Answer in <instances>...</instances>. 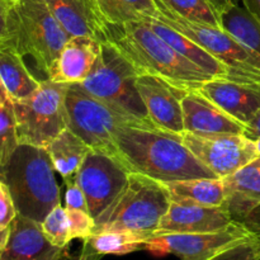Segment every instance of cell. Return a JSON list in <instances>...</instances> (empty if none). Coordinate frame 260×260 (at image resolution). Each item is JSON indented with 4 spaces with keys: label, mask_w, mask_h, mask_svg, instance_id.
Segmentation results:
<instances>
[{
    "label": "cell",
    "mask_w": 260,
    "mask_h": 260,
    "mask_svg": "<svg viewBox=\"0 0 260 260\" xmlns=\"http://www.w3.org/2000/svg\"><path fill=\"white\" fill-rule=\"evenodd\" d=\"M113 154L129 173L161 183L217 178L183 144L180 135L160 128L119 127Z\"/></svg>",
    "instance_id": "1"
},
{
    "label": "cell",
    "mask_w": 260,
    "mask_h": 260,
    "mask_svg": "<svg viewBox=\"0 0 260 260\" xmlns=\"http://www.w3.org/2000/svg\"><path fill=\"white\" fill-rule=\"evenodd\" d=\"M108 41L140 74L156 75L188 91L213 79L157 36L142 18L108 23Z\"/></svg>",
    "instance_id": "2"
},
{
    "label": "cell",
    "mask_w": 260,
    "mask_h": 260,
    "mask_svg": "<svg viewBox=\"0 0 260 260\" xmlns=\"http://www.w3.org/2000/svg\"><path fill=\"white\" fill-rule=\"evenodd\" d=\"M55 168L45 147L19 144L0 169V180L9 189L18 215L42 222L61 205Z\"/></svg>",
    "instance_id": "3"
},
{
    "label": "cell",
    "mask_w": 260,
    "mask_h": 260,
    "mask_svg": "<svg viewBox=\"0 0 260 260\" xmlns=\"http://www.w3.org/2000/svg\"><path fill=\"white\" fill-rule=\"evenodd\" d=\"M172 205L164 183L129 173L128 182L117 200L95 220L94 233L129 231L145 240L155 235Z\"/></svg>",
    "instance_id": "4"
},
{
    "label": "cell",
    "mask_w": 260,
    "mask_h": 260,
    "mask_svg": "<svg viewBox=\"0 0 260 260\" xmlns=\"http://www.w3.org/2000/svg\"><path fill=\"white\" fill-rule=\"evenodd\" d=\"M69 38L70 35L46 0H18L10 8L8 35L3 41L10 43L23 57L29 56L47 79Z\"/></svg>",
    "instance_id": "5"
},
{
    "label": "cell",
    "mask_w": 260,
    "mask_h": 260,
    "mask_svg": "<svg viewBox=\"0 0 260 260\" xmlns=\"http://www.w3.org/2000/svg\"><path fill=\"white\" fill-rule=\"evenodd\" d=\"M139 74L116 46L106 41L102 42L98 62L81 85L114 111L140 119L149 128H157L150 119L136 88Z\"/></svg>",
    "instance_id": "6"
},
{
    "label": "cell",
    "mask_w": 260,
    "mask_h": 260,
    "mask_svg": "<svg viewBox=\"0 0 260 260\" xmlns=\"http://www.w3.org/2000/svg\"><path fill=\"white\" fill-rule=\"evenodd\" d=\"M65 106L68 128L93 150L113 154L114 134L122 126L149 128L140 119L114 111L91 95L81 84H69Z\"/></svg>",
    "instance_id": "7"
},
{
    "label": "cell",
    "mask_w": 260,
    "mask_h": 260,
    "mask_svg": "<svg viewBox=\"0 0 260 260\" xmlns=\"http://www.w3.org/2000/svg\"><path fill=\"white\" fill-rule=\"evenodd\" d=\"M68 85L43 79L29 98L13 102L19 144L46 149L68 128L65 106Z\"/></svg>",
    "instance_id": "8"
},
{
    "label": "cell",
    "mask_w": 260,
    "mask_h": 260,
    "mask_svg": "<svg viewBox=\"0 0 260 260\" xmlns=\"http://www.w3.org/2000/svg\"><path fill=\"white\" fill-rule=\"evenodd\" d=\"M129 172L114 154L91 150L76 173L75 180L85 194L94 220L119 196L128 182Z\"/></svg>",
    "instance_id": "9"
},
{
    "label": "cell",
    "mask_w": 260,
    "mask_h": 260,
    "mask_svg": "<svg viewBox=\"0 0 260 260\" xmlns=\"http://www.w3.org/2000/svg\"><path fill=\"white\" fill-rule=\"evenodd\" d=\"M253 234L245 223L235 220L229 228L215 233L154 235L145 241L144 249L159 256L173 254L180 260H208Z\"/></svg>",
    "instance_id": "10"
},
{
    "label": "cell",
    "mask_w": 260,
    "mask_h": 260,
    "mask_svg": "<svg viewBox=\"0 0 260 260\" xmlns=\"http://www.w3.org/2000/svg\"><path fill=\"white\" fill-rule=\"evenodd\" d=\"M182 141L196 157L220 179L234 174L259 156L255 141L245 135L180 134Z\"/></svg>",
    "instance_id": "11"
},
{
    "label": "cell",
    "mask_w": 260,
    "mask_h": 260,
    "mask_svg": "<svg viewBox=\"0 0 260 260\" xmlns=\"http://www.w3.org/2000/svg\"><path fill=\"white\" fill-rule=\"evenodd\" d=\"M136 88L150 119L157 128L177 135L184 131L182 101L188 90L150 74H139Z\"/></svg>",
    "instance_id": "12"
},
{
    "label": "cell",
    "mask_w": 260,
    "mask_h": 260,
    "mask_svg": "<svg viewBox=\"0 0 260 260\" xmlns=\"http://www.w3.org/2000/svg\"><path fill=\"white\" fill-rule=\"evenodd\" d=\"M197 91L245 126L260 111V83L255 81L213 78Z\"/></svg>",
    "instance_id": "13"
},
{
    "label": "cell",
    "mask_w": 260,
    "mask_h": 260,
    "mask_svg": "<svg viewBox=\"0 0 260 260\" xmlns=\"http://www.w3.org/2000/svg\"><path fill=\"white\" fill-rule=\"evenodd\" d=\"M234 221L226 206L206 207L172 202L155 235L215 233L229 228Z\"/></svg>",
    "instance_id": "14"
},
{
    "label": "cell",
    "mask_w": 260,
    "mask_h": 260,
    "mask_svg": "<svg viewBox=\"0 0 260 260\" xmlns=\"http://www.w3.org/2000/svg\"><path fill=\"white\" fill-rule=\"evenodd\" d=\"M9 228L0 260H60L68 253V249L52 245L43 234L41 222L32 218L17 213Z\"/></svg>",
    "instance_id": "15"
},
{
    "label": "cell",
    "mask_w": 260,
    "mask_h": 260,
    "mask_svg": "<svg viewBox=\"0 0 260 260\" xmlns=\"http://www.w3.org/2000/svg\"><path fill=\"white\" fill-rule=\"evenodd\" d=\"M183 126L188 134L244 135L245 124L206 98L200 91H188L182 101Z\"/></svg>",
    "instance_id": "16"
},
{
    "label": "cell",
    "mask_w": 260,
    "mask_h": 260,
    "mask_svg": "<svg viewBox=\"0 0 260 260\" xmlns=\"http://www.w3.org/2000/svg\"><path fill=\"white\" fill-rule=\"evenodd\" d=\"M102 42L85 36L69 38L56 58L48 78L55 83L81 84L99 60Z\"/></svg>",
    "instance_id": "17"
},
{
    "label": "cell",
    "mask_w": 260,
    "mask_h": 260,
    "mask_svg": "<svg viewBox=\"0 0 260 260\" xmlns=\"http://www.w3.org/2000/svg\"><path fill=\"white\" fill-rule=\"evenodd\" d=\"M46 3L70 37L85 36L99 42L108 41V22L90 0H46Z\"/></svg>",
    "instance_id": "18"
},
{
    "label": "cell",
    "mask_w": 260,
    "mask_h": 260,
    "mask_svg": "<svg viewBox=\"0 0 260 260\" xmlns=\"http://www.w3.org/2000/svg\"><path fill=\"white\" fill-rule=\"evenodd\" d=\"M225 206L234 220H246L260 207V155L229 177L223 178Z\"/></svg>",
    "instance_id": "19"
},
{
    "label": "cell",
    "mask_w": 260,
    "mask_h": 260,
    "mask_svg": "<svg viewBox=\"0 0 260 260\" xmlns=\"http://www.w3.org/2000/svg\"><path fill=\"white\" fill-rule=\"evenodd\" d=\"M147 24L150 25L152 30L157 36L162 38L165 42L169 43L174 50H177L180 55L184 56L185 58L197 65L198 68L202 69L210 75L215 78H230L231 74L229 69L223 65L222 62L213 57L211 53H208L205 48L201 47L196 42L184 36L183 33L173 29L172 27L167 25L165 23L160 22L159 19L154 17H141Z\"/></svg>",
    "instance_id": "20"
},
{
    "label": "cell",
    "mask_w": 260,
    "mask_h": 260,
    "mask_svg": "<svg viewBox=\"0 0 260 260\" xmlns=\"http://www.w3.org/2000/svg\"><path fill=\"white\" fill-rule=\"evenodd\" d=\"M0 80L12 102L29 98L41 84L25 66L24 57L5 41H0Z\"/></svg>",
    "instance_id": "21"
},
{
    "label": "cell",
    "mask_w": 260,
    "mask_h": 260,
    "mask_svg": "<svg viewBox=\"0 0 260 260\" xmlns=\"http://www.w3.org/2000/svg\"><path fill=\"white\" fill-rule=\"evenodd\" d=\"M164 184L169 190L170 200L174 203L206 207L225 206V184L220 178H198Z\"/></svg>",
    "instance_id": "22"
},
{
    "label": "cell",
    "mask_w": 260,
    "mask_h": 260,
    "mask_svg": "<svg viewBox=\"0 0 260 260\" xmlns=\"http://www.w3.org/2000/svg\"><path fill=\"white\" fill-rule=\"evenodd\" d=\"M46 150L55 170L66 183L75 179L79 168L93 149L71 129L66 128L50 142Z\"/></svg>",
    "instance_id": "23"
},
{
    "label": "cell",
    "mask_w": 260,
    "mask_h": 260,
    "mask_svg": "<svg viewBox=\"0 0 260 260\" xmlns=\"http://www.w3.org/2000/svg\"><path fill=\"white\" fill-rule=\"evenodd\" d=\"M222 28L260 56V23L240 4L221 13Z\"/></svg>",
    "instance_id": "24"
},
{
    "label": "cell",
    "mask_w": 260,
    "mask_h": 260,
    "mask_svg": "<svg viewBox=\"0 0 260 260\" xmlns=\"http://www.w3.org/2000/svg\"><path fill=\"white\" fill-rule=\"evenodd\" d=\"M145 239L129 231H101L85 240L96 254L104 255H124L144 249Z\"/></svg>",
    "instance_id": "25"
},
{
    "label": "cell",
    "mask_w": 260,
    "mask_h": 260,
    "mask_svg": "<svg viewBox=\"0 0 260 260\" xmlns=\"http://www.w3.org/2000/svg\"><path fill=\"white\" fill-rule=\"evenodd\" d=\"M161 2L190 22L222 28L220 10L210 0H161Z\"/></svg>",
    "instance_id": "26"
},
{
    "label": "cell",
    "mask_w": 260,
    "mask_h": 260,
    "mask_svg": "<svg viewBox=\"0 0 260 260\" xmlns=\"http://www.w3.org/2000/svg\"><path fill=\"white\" fill-rule=\"evenodd\" d=\"M18 146L17 122L13 102L9 99L0 106V169L9 161Z\"/></svg>",
    "instance_id": "27"
},
{
    "label": "cell",
    "mask_w": 260,
    "mask_h": 260,
    "mask_svg": "<svg viewBox=\"0 0 260 260\" xmlns=\"http://www.w3.org/2000/svg\"><path fill=\"white\" fill-rule=\"evenodd\" d=\"M41 226L43 234L52 245L60 249H68L73 238H71L70 222L65 207L61 205L56 206L41 222Z\"/></svg>",
    "instance_id": "28"
},
{
    "label": "cell",
    "mask_w": 260,
    "mask_h": 260,
    "mask_svg": "<svg viewBox=\"0 0 260 260\" xmlns=\"http://www.w3.org/2000/svg\"><path fill=\"white\" fill-rule=\"evenodd\" d=\"M208 260H260V236L254 233L245 240H241Z\"/></svg>",
    "instance_id": "29"
},
{
    "label": "cell",
    "mask_w": 260,
    "mask_h": 260,
    "mask_svg": "<svg viewBox=\"0 0 260 260\" xmlns=\"http://www.w3.org/2000/svg\"><path fill=\"white\" fill-rule=\"evenodd\" d=\"M108 23H122L140 19V15L122 0H90Z\"/></svg>",
    "instance_id": "30"
},
{
    "label": "cell",
    "mask_w": 260,
    "mask_h": 260,
    "mask_svg": "<svg viewBox=\"0 0 260 260\" xmlns=\"http://www.w3.org/2000/svg\"><path fill=\"white\" fill-rule=\"evenodd\" d=\"M66 208V207H65ZM69 222H70L71 238L80 239L85 241L93 235L95 229V220L88 211L75 210V208H66Z\"/></svg>",
    "instance_id": "31"
},
{
    "label": "cell",
    "mask_w": 260,
    "mask_h": 260,
    "mask_svg": "<svg viewBox=\"0 0 260 260\" xmlns=\"http://www.w3.org/2000/svg\"><path fill=\"white\" fill-rule=\"evenodd\" d=\"M17 216V210L7 185L0 180V228H9Z\"/></svg>",
    "instance_id": "32"
},
{
    "label": "cell",
    "mask_w": 260,
    "mask_h": 260,
    "mask_svg": "<svg viewBox=\"0 0 260 260\" xmlns=\"http://www.w3.org/2000/svg\"><path fill=\"white\" fill-rule=\"evenodd\" d=\"M66 194H65V202L66 208H75V210L88 211V203H86L85 194H84L83 189L80 185L78 184L75 179L66 182ZM89 212V211H88Z\"/></svg>",
    "instance_id": "33"
},
{
    "label": "cell",
    "mask_w": 260,
    "mask_h": 260,
    "mask_svg": "<svg viewBox=\"0 0 260 260\" xmlns=\"http://www.w3.org/2000/svg\"><path fill=\"white\" fill-rule=\"evenodd\" d=\"M140 17H154L156 14V5L154 0H122Z\"/></svg>",
    "instance_id": "34"
},
{
    "label": "cell",
    "mask_w": 260,
    "mask_h": 260,
    "mask_svg": "<svg viewBox=\"0 0 260 260\" xmlns=\"http://www.w3.org/2000/svg\"><path fill=\"white\" fill-rule=\"evenodd\" d=\"M14 3L0 0V41L5 40L8 35V18H9L10 8Z\"/></svg>",
    "instance_id": "35"
},
{
    "label": "cell",
    "mask_w": 260,
    "mask_h": 260,
    "mask_svg": "<svg viewBox=\"0 0 260 260\" xmlns=\"http://www.w3.org/2000/svg\"><path fill=\"white\" fill-rule=\"evenodd\" d=\"M244 135H245L246 137H249L250 140H253V141L260 139V111L253 117V119L246 124Z\"/></svg>",
    "instance_id": "36"
},
{
    "label": "cell",
    "mask_w": 260,
    "mask_h": 260,
    "mask_svg": "<svg viewBox=\"0 0 260 260\" xmlns=\"http://www.w3.org/2000/svg\"><path fill=\"white\" fill-rule=\"evenodd\" d=\"M246 220H248V222H244V223H245L250 230H253L254 233L258 234L260 236V207L256 208V210L254 211V212L251 213Z\"/></svg>",
    "instance_id": "37"
},
{
    "label": "cell",
    "mask_w": 260,
    "mask_h": 260,
    "mask_svg": "<svg viewBox=\"0 0 260 260\" xmlns=\"http://www.w3.org/2000/svg\"><path fill=\"white\" fill-rule=\"evenodd\" d=\"M244 8L260 23V0H240Z\"/></svg>",
    "instance_id": "38"
},
{
    "label": "cell",
    "mask_w": 260,
    "mask_h": 260,
    "mask_svg": "<svg viewBox=\"0 0 260 260\" xmlns=\"http://www.w3.org/2000/svg\"><path fill=\"white\" fill-rule=\"evenodd\" d=\"M101 259H102V255L96 254L95 251H94L93 249L88 245V244L84 243L83 250H81L78 260H101Z\"/></svg>",
    "instance_id": "39"
},
{
    "label": "cell",
    "mask_w": 260,
    "mask_h": 260,
    "mask_svg": "<svg viewBox=\"0 0 260 260\" xmlns=\"http://www.w3.org/2000/svg\"><path fill=\"white\" fill-rule=\"evenodd\" d=\"M210 2L212 3L218 10H220V13H222L223 10L228 9V8L231 7V5L238 4L240 0H210Z\"/></svg>",
    "instance_id": "40"
},
{
    "label": "cell",
    "mask_w": 260,
    "mask_h": 260,
    "mask_svg": "<svg viewBox=\"0 0 260 260\" xmlns=\"http://www.w3.org/2000/svg\"><path fill=\"white\" fill-rule=\"evenodd\" d=\"M9 231L10 228H0V250L5 246L7 244L8 238H9Z\"/></svg>",
    "instance_id": "41"
},
{
    "label": "cell",
    "mask_w": 260,
    "mask_h": 260,
    "mask_svg": "<svg viewBox=\"0 0 260 260\" xmlns=\"http://www.w3.org/2000/svg\"><path fill=\"white\" fill-rule=\"evenodd\" d=\"M7 101H9V96H8L4 85H3L2 80H0V106H2V104H4Z\"/></svg>",
    "instance_id": "42"
},
{
    "label": "cell",
    "mask_w": 260,
    "mask_h": 260,
    "mask_svg": "<svg viewBox=\"0 0 260 260\" xmlns=\"http://www.w3.org/2000/svg\"><path fill=\"white\" fill-rule=\"evenodd\" d=\"M60 260H71V259H70V256H69V253H66Z\"/></svg>",
    "instance_id": "43"
},
{
    "label": "cell",
    "mask_w": 260,
    "mask_h": 260,
    "mask_svg": "<svg viewBox=\"0 0 260 260\" xmlns=\"http://www.w3.org/2000/svg\"><path fill=\"white\" fill-rule=\"evenodd\" d=\"M255 144H256V147H258V151H259V155H260V139L255 140Z\"/></svg>",
    "instance_id": "44"
},
{
    "label": "cell",
    "mask_w": 260,
    "mask_h": 260,
    "mask_svg": "<svg viewBox=\"0 0 260 260\" xmlns=\"http://www.w3.org/2000/svg\"><path fill=\"white\" fill-rule=\"evenodd\" d=\"M5 2H9V3H15V2H18V0H5Z\"/></svg>",
    "instance_id": "45"
}]
</instances>
